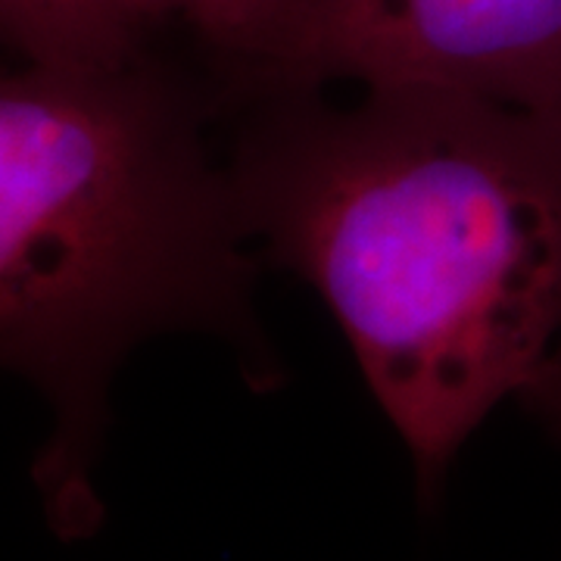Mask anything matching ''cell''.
<instances>
[{"label":"cell","instance_id":"obj_1","mask_svg":"<svg viewBox=\"0 0 561 561\" xmlns=\"http://www.w3.org/2000/svg\"><path fill=\"white\" fill-rule=\"evenodd\" d=\"M228 147L262 262L309 280L421 493L561 341V113L434 84L241 101Z\"/></svg>","mask_w":561,"mask_h":561},{"label":"cell","instance_id":"obj_4","mask_svg":"<svg viewBox=\"0 0 561 561\" xmlns=\"http://www.w3.org/2000/svg\"><path fill=\"white\" fill-rule=\"evenodd\" d=\"M157 38L128 0H0V54L25 62H119Z\"/></svg>","mask_w":561,"mask_h":561},{"label":"cell","instance_id":"obj_2","mask_svg":"<svg viewBox=\"0 0 561 561\" xmlns=\"http://www.w3.org/2000/svg\"><path fill=\"white\" fill-rule=\"evenodd\" d=\"M228 116L209 66L169 35L119 62H0V368L54 412L35 483L62 537L101 522L106 390L138 343L216 334L275 381L262 260L213 140Z\"/></svg>","mask_w":561,"mask_h":561},{"label":"cell","instance_id":"obj_5","mask_svg":"<svg viewBox=\"0 0 561 561\" xmlns=\"http://www.w3.org/2000/svg\"><path fill=\"white\" fill-rule=\"evenodd\" d=\"M153 35L191 47L219 79L228 101L278 41L290 0H128Z\"/></svg>","mask_w":561,"mask_h":561},{"label":"cell","instance_id":"obj_6","mask_svg":"<svg viewBox=\"0 0 561 561\" xmlns=\"http://www.w3.org/2000/svg\"><path fill=\"white\" fill-rule=\"evenodd\" d=\"M524 409L540 421L542 427L561 440V341L552 350V356L546 359L537 378L527 383L522 397H518Z\"/></svg>","mask_w":561,"mask_h":561},{"label":"cell","instance_id":"obj_3","mask_svg":"<svg viewBox=\"0 0 561 561\" xmlns=\"http://www.w3.org/2000/svg\"><path fill=\"white\" fill-rule=\"evenodd\" d=\"M331 84H434L561 113V0H290L238 98Z\"/></svg>","mask_w":561,"mask_h":561}]
</instances>
